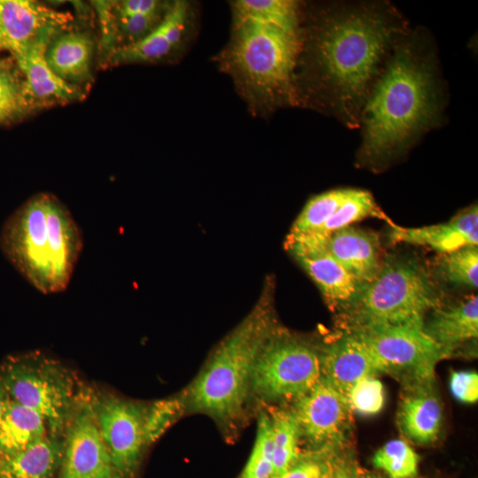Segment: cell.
Masks as SVG:
<instances>
[{
  "instance_id": "cell-1",
  "label": "cell",
  "mask_w": 478,
  "mask_h": 478,
  "mask_svg": "<svg viewBox=\"0 0 478 478\" xmlns=\"http://www.w3.org/2000/svg\"><path fill=\"white\" fill-rule=\"evenodd\" d=\"M402 18L389 4H342L310 14L296 68L298 104L359 127L365 103L398 39Z\"/></svg>"
},
{
  "instance_id": "cell-16",
  "label": "cell",
  "mask_w": 478,
  "mask_h": 478,
  "mask_svg": "<svg viewBox=\"0 0 478 478\" xmlns=\"http://www.w3.org/2000/svg\"><path fill=\"white\" fill-rule=\"evenodd\" d=\"M320 360L321 375L346 397L358 381L381 373L366 345L345 330L322 350Z\"/></svg>"
},
{
  "instance_id": "cell-5",
  "label": "cell",
  "mask_w": 478,
  "mask_h": 478,
  "mask_svg": "<svg viewBox=\"0 0 478 478\" xmlns=\"http://www.w3.org/2000/svg\"><path fill=\"white\" fill-rule=\"evenodd\" d=\"M274 332L267 309L254 310L219 345L184 392L186 405L218 420L242 412L256 358Z\"/></svg>"
},
{
  "instance_id": "cell-21",
  "label": "cell",
  "mask_w": 478,
  "mask_h": 478,
  "mask_svg": "<svg viewBox=\"0 0 478 478\" xmlns=\"http://www.w3.org/2000/svg\"><path fill=\"white\" fill-rule=\"evenodd\" d=\"M425 332L451 353L460 344L478 337V297L471 295L448 305L433 309L424 321Z\"/></svg>"
},
{
  "instance_id": "cell-23",
  "label": "cell",
  "mask_w": 478,
  "mask_h": 478,
  "mask_svg": "<svg viewBox=\"0 0 478 478\" xmlns=\"http://www.w3.org/2000/svg\"><path fill=\"white\" fill-rule=\"evenodd\" d=\"M65 438L48 434L27 448L0 457V478H53L60 469Z\"/></svg>"
},
{
  "instance_id": "cell-34",
  "label": "cell",
  "mask_w": 478,
  "mask_h": 478,
  "mask_svg": "<svg viewBox=\"0 0 478 478\" xmlns=\"http://www.w3.org/2000/svg\"><path fill=\"white\" fill-rule=\"evenodd\" d=\"M335 450H320L298 460L278 478H325L330 466V459Z\"/></svg>"
},
{
  "instance_id": "cell-10",
  "label": "cell",
  "mask_w": 478,
  "mask_h": 478,
  "mask_svg": "<svg viewBox=\"0 0 478 478\" xmlns=\"http://www.w3.org/2000/svg\"><path fill=\"white\" fill-rule=\"evenodd\" d=\"M65 433L59 478H124L101 436L93 393L80 390Z\"/></svg>"
},
{
  "instance_id": "cell-27",
  "label": "cell",
  "mask_w": 478,
  "mask_h": 478,
  "mask_svg": "<svg viewBox=\"0 0 478 478\" xmlns=\"http://www.w3.org/2000/svg\"><path fill=\"white\" fill-rule=\"evenodd\" d=\"M367 217H377L392 222L375 202L373 195L364 189H351L349 196L336 212L318 230L322 234H329L335 230L351 226L352 223Z\"/></svg>"
},
{
  "instance_id": "cell-28",
  "label": "cell",
  "mask_w": 478,
  "mask_h": 478,
  "mask_svg": "<svg viewBox=\"0 0 478 478\" xmlns=\"http://www.w3.org/2000/svg\"><path fill=\"white\" fill-rule=\"evenodd\" d=\"M351 189H335L311 197L294 221L290 233L313 232L320 228L346 199Z\"/></svg>"
},
{
  "instance_id": "cell-19",
  "label": "cell",
  "mask_w": 478,
  "mask_h": 478,
  "mask_svg": "<svg viewBox=\"0 0 478 478\" xmlns=\"http://www.w3.org/2000/svg\"><path fill=\"white\" fill-rule=\"evenodd\" d=\"M48 45L38 43L12 54L22 74L25 89L36 107L68 103L82 96L81 87L66 82L50 68L45 58Z\"/></svg>"
},
{
  "instance_id": "cell-25",
  "label": "cell",
  "mask_w": 478,
  "mask_h": 478,
  "mask_svg": "<svg viewBox=\"0 0 478 478\" xmlns=\"http://www.w3.org/2000/svg\"><path fill=\"white\" fill-rule=\"evenodd\" d=\"M272 428L274 478L287 472L301 457V431L292 411L273 409L268 413Z\"/></svg>"
},
{
  "instance_id": "cell-37",
  "label": "cell",
  "mask_w": 478,
  "mask_h": 478,
  "mask_svg": "<svg viewBox=\"0 0 478 478\" xmlns=\"http://www.w3.org/2000/svg\"><path fill=\"white\" fill-rule=\"evenodd\" d=\"M9 400L10 397L6 392V389L0 376V423Z\"/></svg>"
},
{
  "instance_id": "cell-3",
  "label": "cell",
  "mask_w": 478,
  "mask_h": 478,
  "mask_svg": "<svg viewBox=\"0 0 478 478\" xmlns=\"http://www.w3.org/2000/svg\"><path fill=\"white\" fill-rule=\"evenodd\" d=\"M441 93L434 55L416 35L394 45L360 115L362 166L382 169L438 123Z\"/></svg>"
},
{
  "instance_id": "cell-35",
  "label": "cell",
  "mask_w": 478,
  "mask_h": 478,
  "mask_svg": "<svg viewBox=\"0 0 478 478\" xmlns=\"http://www.w3.org/2000/svg\"><path fill=\"white\" fill-rule=\"evenodd\" d=\"M449 387L452 396L461 403L474 404L478 399V374L474 371H452Z\"/></svg>"
},
{
  "instance_id": "cell-33",
  "label": "cell",
  "mask_w": 478,
  "mask_h": 478,
  "mask_svg": "<svg viewBox=\"0 0 478 478\" xmlns=\"http://www.w3.org/2000/svg\"><path fill=\"white\" fill-rule=\"evenodd\" d=\"M186 405L184 396L173 397L153 403L146 409L145 439L147 445L158 439L181 415Z\"/></svg>"
},
{
  "instance_id": "cell-22",
  "label": "cell",
  "mask_w": 478,
  "mask_h": 478,
  "mask_svg": "<svg viewBox=\"0 0 478 478\" xmlns=\"http://www.w3.org/2000/svg\"><path fill=\"white\" fill-rule=\"evenodd\" d=\"M94 42L86 33L67 29L49 43L45 58L54 73L79 86L91 76Z\"/></svg>"
},
{
  "instance_id": "cell-32",
  "label": "cell",
  "mask_w": 478,
  "mask_h": 478,
  "mask_svg": "<svg viewBox=\"0 0 478 478\" xmlns=\"http://www.w3.org/2000/svg\"><path fill=\"white\" fill-rule=\"evenodd\" d=\"M347 399L351 411L363 416L375 415L384 406L383 385L375 376L364 377L351 387Z\"/></svg>"
},
{
  "instance_id": "cell-36",
  "label": "cell",
  "mask_w": 478,
  "mask_h": 478,
  "mask_svg": "<svg viewBox=\"0 0 478 478\" xmlns=\"http://www.w3.org/2000/svg\"><path fill=\"white\" fill-rule=\"evenodd\" d=\"M335 451L331 456L329 470L325 478H364L365 473L352 455L338 454Z\"/></svg>"
},
{
  "instance_id": "cell-30",
  "label": "cell",
  "mask_w": 478,
  "mask_h": 478,
  "mask_svg": "<svg viewBox=\"0 0 478 478\" xmlns=\"http://www.w3.org/2000/svg\"><path fill=\"white\" fill-rule=\"evenodd\" d=\"M438 268L441 275L447 281L476 289L478 286L477 245L462 247L443 254Z\"/></svg>"
},
{
  "instance_id": "cell-2",
  "label": "cell",
  "mask_w": 478,
  "mask_h": 478,
  "mask_svg": "<svg viewBox=\"0 0 478 478\" xmlns=\"http://www.w3.org/2000/svg\"><path fill=\"white\" fill-rule=\"evenodd\" d=\"M230 37L217 55L240 96L255 115L298 104L296 68L303 17L293 0L231 2Z\"/></svg>"
},
{
  "instance_id": "cell-8",
  "label": "cell",
  "mask_w": 478,
  "mask_h": 478,
  "mask_svg": "<svg viewBox=\"0 0 478 478\" xmlns=\"http://www.w3.org/2000/svg\"><path fill=\"white\" fill-rule=\"evenodd\" d=\"M362 341L375 358L381 373L405 387L433 382L436 364L451 352L424 330V322L367 325L344 329Z\"/></svg>"
},
{
  "instance_id": "cell-6",
  "label": "cell",
  "mask_w": 478,
  "mask_h": 478,
  "mask_svg": "<svg viewBox=\"0 0 478 478\" xmlns=\"http://www.w3.org/2000/svg\"><path fill=\"white\" fill-rule=\"evenodd\" d=\"M440 305L438 290L418 259L388 255L377 275L360 283L351 301L339 311L347 329L424 322L426 312Z\"/></svg>"
},
{
  "instance_id": "cell-9",
  "label": "cell",
  "mask_w": 478,
  "mask_h": 478,
  "mask_svg": "<svg viewBox=\"0 0 478 478\" xmlns=\"http://www.w3.org/2000/svg\"><path fill=\"white\" fill-rule=\"evenodd\" d=\"M320 353L307 343L274 331L253 366L250 391L265 400H297L320 379Z\"/></svg>"
},
{
  "instance_id": "cell-4",
  "label": "cell",
  "mask_w": 478,
  "mask_h": 478,
  "mask_svg": "<svg viewBox=\"0 0 478 478\" xmlns=\"http://www.w3.org/2000/svg\"><path fill=\"white\" fill-rule=\"evenodd\" d=\"M83 247L82 233L55 196L38 193L4 222L0 249L16 271L43 294L69 285Z\"/></svg>"
},
{
  "instance_id": "cell-31",
  "label": "cell",
  "mask_w": 478,
  "mask_h": 478,
  "mask_svg": "<svg viewBox=\"0 0 478 478\" xmlns=\"http://www.w3.org/2000/svg\"><path fill=\"white\" fill-rule=\"evenodd\" d=\"M239 478H274L272 428L268 413L261 412L255 443Z\"/></svg>"
},
{
  "instance_id": "cell-18",
  "label": "cell",
  "mask_w": 478,
  "mask_h": 478,
  "mask_svg": "<svg viewBox=\"0 0 478 478\" xmlns=\"http://www.w3.org/2000/svg\"><path fill=\"white\" fill-rule=\"evenodd\" d=\"M390 225L389 238L397 243L427 246L442 254L478 244V208L473 204L450 220L420 227Z\"/></svg>"
},
{
  "instance_id": "cell-29",
  "label": "cell",
  "mask_w": 478,
  "mask_h": 478,
  "mask_svg": "<svg viewBox=\"0 0 478 478\" xmlns=\"http://www.w3.org/2000/svg\"><path fill=\"white\" fill-rule=\"evenodd\" d=\"M373 464L389 478H413L418 472L419 456L405 440L393 439L375 451Z\"/></svg>"
},
{
  "instance_id": "cell-17",
  "label": "cell",
  "mask_w": 478,
  "mask_h": 478,
  "mask_svg": "<svg viewBox=\"0 0 478 478\" xmlns=\"http://www.w3.org/2000/svg\"><path fill=\"white\" fill-rule=\"evenodd\" d=\"M319 234L326 251L359 284L370 281L377 275L384 257L376 234L352 226L329 234Z\"/></svg>"
},
{
  "instance_id": "cell-20",
  "label": "cell",
  "mask_w": 478,
  "mask_h": 478,
  "mask_svg": "<svg viewBox=\"0 0 478 478\" xmlns=\"http://www.w3.org/2000/svg\"><path fill=\"white\" fill-rule=\"evenodd\" d=\"M433 382L405 387L397 412L402 433L416 443L428 444L439 436L443 421L441 403L433 390Z\"/></svg>"
},
{
  "instance_id": "cell-12",
  "label": "cell",
  "mask_w": 478,
  "mask_h": 478,
  "mask_svg": "<svg viewBox=\"0 0 478 478\" xmlns=\"http://www.w3.org/2000/svg\"><path fill=\"white\" fill-rule=\"evenodd\" d=\"M197 31V10L187 0L169 2L166 12L144 38L109 51L106 62L112 66L155 63L175 59L189 46Z\"/></svg>"
},
{
  "instance_id": "cell-15",
  "label": "cell",
  "mask_w": 478,
  "mask_h": 478,
  "mask_svg": "<svg viewBox=\"0 0 478 478\" xmlns=\"http://www.w3.org/2000/svg\"><path fill=\"white\" fill-rule=\"evenodd\" d=\"M286 246L316 283L330 308L339 311L351 301L359 283L326 251L319 233H289Z\"/></svg>"
},
{
  "instance_id": "cell-38",
  "label": "cell",
  "mask_w": 478,
  "mask_h": 478,
  "mask_svg": "<svg viewBox=\"0 0 478 478\" xmlns=\"http://www.w3.org/2000/svg\"><path fill=\"white\" fill-rule=\"evenodd\" d=\"M364 478H389V477H383L379 474L365 473ZM413 478H416V477H413Z\"/></svg>"
},
{
  "instance_id": "cell-26",
  "label": "cell",
  "mask_w": 478,
  "mask_h": 478,
  "mask_svg": "<svg viewBox=\"0 0 478 478\" xmlns=\"http://www.w3.org/2000/svg\"><path fill=\"white\" fill-rule=\"evenodd\" d=\"M35 108L25 89L19 68L0 61V124L12 121Z\"/></svg>"
},
{
  "instance_id": "cell-13",
  "label": "cell",
  "mask_w": 478,
  "mask_h": 478,
  "mask_svg": "<svg viewBox=\"0 0 478 478\" xmlns=\"http://www.w3.org/2000/svg\"><path fill=\"white\" fill-rule=\"evenodd\" d=\"M292 412L301 436L318 451L335 450L345 441L351 412L348 399L322 375L295 400Z\"/></svg>"
},
{
  "instance_id": "cell-7",
  "label": "cell",
  "mask_w": 478,
  "mask_h": 478,
  "mask_svg": "<svg viewBox=\"0 0 478 478\" xmlns=\"http://www.w3.org/2000/svg\"><path fill=\"white\" fill-rule=\"evenodd\" d=\"M0 376L11 400L44 420L49 434L63 436L80 390L73 374L61 362L39 351L10 356Z\"/></svg>"
},
{
  "instance_id": "cell-24",
  "label": "cell",
  "mask_w": 478,
  "mask_h": 478,
  "mask_svg": "<svg viewBox=\"0 0 478 478\" xmlns=\"http://www.w3.org/2000/svg\"><path fill=\"white\" fill-rule=\"evenodd\" d=\"M48 434L39 413L10 399L0 423V457L19 451Z\"/></svg>"
},
{
  "instance_id": "cell-11",
  "label": "cell",
  "mask_w": 478,
  "mask_h": 478,
  "mask_svg": "<svg viewBox=\"0 0 478 478\" xmlns=\"http://www.w3.org/2000/svg\"><path fill=\"white\" fill-rule=\"evenodd\" d=\"M93 404L101 436L115 467L124 478H132L147 445V407L131 400L95 394Z\"/></svg>"
},
{
  "instance_id": "cell-14",
  "label": "cell",
  "mask_w": 478,
  "mask_h": 478,
  "mask_svg": "<svg viewBox=\"0 0 478 478\" xmlns=\"http://www.w3.org/2000/svg\"><path fill=\"white\" fill-rule=\"evenodd\" d=\"M73 16L30 0H0V50L12 54L26 47L49 44L70 28Z\"/></svg>"
}]
</instances>
